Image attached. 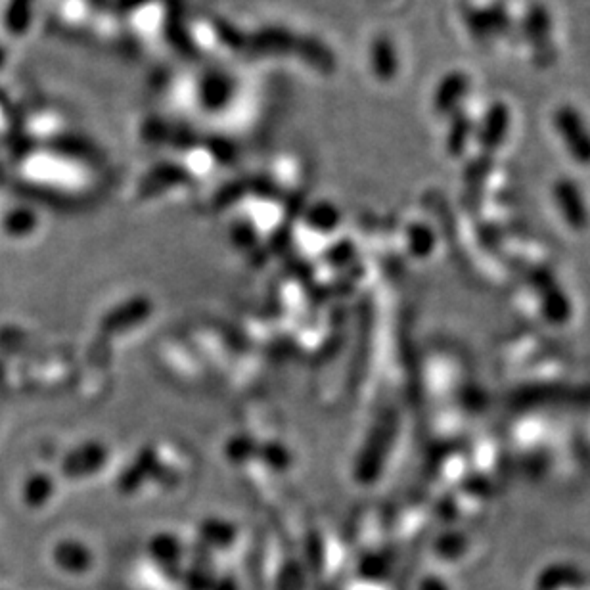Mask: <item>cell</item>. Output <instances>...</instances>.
I'll list each match as a JSON object with an SVG mask.
<instances>
[{"instance_id": "6da1fadb", "label": "cell", "mask_w": 590, "mask_h": 590, "mask_svg": "<svg viewBox=\"0 0 590 590\" xmlns=\"http://www.w3.org/2000/svg\"><path fill=\"white\" fill-rule=\"evenodd\" d=\"M552 127L564 142L569 156L577 163H590V123L585 114L573 106L562 104L552 114Z\"/></svg>"}, {"instance_id": "7a4b0ae2", "label": "cell", "mask_w": 590, "mask_h": 590, "mask_svg": "<svg viewBox=\"0 0 590 590\" xmlns=\"http://www.w3.org/2000/svg\"><path fill=\"white\" fill-rule=\"evenodd\" d=\"M464 25L476 43H493L504 39L512 31L514 22L502 2H491L481 8L466 10Z\"/></svg>"}, {"instance_id": "3957f363", "label": "cell", "mask_w": 590, "mask_h": 590, "mask_svg": "<svg viewBox=\"0 0 590 590\" xmlns=\"http://www.w3.org/2000/svg\"><path fill=\"white\" fill-rule=\"evenodd\" d=\"M472 92V79L466 71L453 69L445 73L433 91V112L443 117L460 112Z\"/></svg>"}, {"instance_id": "277c9868", "label": "cell", "mask_w": 590, "mask_h": 590, "mask_svg": "<svg viewBox=\"0 0 590 590\" xmlns=\"http://www.w3.org/2000/svg\"><path fill=\"white\" fill-rule=\"evenodd\" d=\"M512 110L506 102L495 100L476 121V138L485 150H497L510 135Z\"/></svg>"}, {"instance_id": "5b68a950", "label": "cell", "mask_w": 590, "mask_h": 590, "mask_svg": "<svg viewBox=\"0 0 590 590\" xmlns=\"http://www.w3.org/2000/svg\"><path fill=\"white\" fill-rule=\"evenodd\" d=\"M518 31L523 43L533 48H545L550 43V37L554 31V18L550 8L543 2L529 4L522 20L518 23Z\"/></svg>"}, {"instance_id": "8992f818", "label": "cell", "mask_w": 590, "mask_h": 590, "mask_svg": "<svg viewBox=\"0 0 590 590\" xmlns=\"http://www.w3.org/2000/svg\"><path fill=\"white\" fill-rule=\"evenodd\" d=\"M370 64L372 71L380 81H391L399 73V54L397 46L389 37H378L370 46Z\"/></svg>"}, {"instance_id": "52a82bcc", "label": "cell", "mask_w": 590, "mask_h": 590, "mask_svg": "<svg viewBox=\"0 0 590 590\" xmlns=\"http://www.w3.org/2000/svg\"><path fill=\"white\" fill-rule=\"evenodd\" d=\"M476 135V121L464 110L449 117V131H447V148L451 154H462L468 142Z\"/></svg>"}, {"instance_id": "ba28073f", "label": "cell", "mask_w": 590, "mask_h": 590, "mask_svg": "<svg viewBox=\"0 0 590 590\" xmlns=\"http://www.w3.org/2000/svg\"><path fill=\"white\" fill-rule=\"evenodd\" d=\"M33 4L35 0H10L4 20H6V27L12 33H23L29 23H31V14H33Z\"/></svg>"}, {"instance_id": "9c48e42d", "label": "cell", "mask_w": 590, "mask_h": 590, "mask_svg": "<svg viewBox=\"0 0 590 590\" xmlns=\"http://www.w3.org/2000/svg\"><path fill=\"white\" fill-rule=\"evenodd\" d=\"M204 96L209 100L211 106H219L221 100L227 96L228 81L225 79H219V77H213L211 81H205Z\"/></svg>"}]
</instances>
